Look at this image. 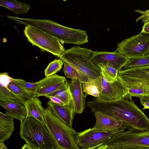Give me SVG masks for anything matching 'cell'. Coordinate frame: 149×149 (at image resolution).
Listing matches in <instances>:
<instances>
[{"instance_id":"obj_29","label":"cell","mask_w":149,"mask_h":149,"mask_svg":"<svg viewBox=\"0 0 149 149\" xmlns=\"http://www.w3.org/2000/svg\"><path fill=\"white\" fill-rule=\"evenodd\" d=\"M12 100L17 101L23 104L22 102L19 98L9 90L7 87L0 85V101H6Z\"/></svg>"},{"instance_id":"obj_19","label":"cell","mask_w":149,"mask_h":149,"mask_svg":"<svg viewBox=\"0 0 149 149\" xmlns=\"http://www.w3.org/2000/svg\"><path fill=\"white\" fill-rule=\"evenodd\" d=\"M14 118L0 112V143L8 139L15 129Z\"/></svg>"},{"instance_id":"obj_24","label":"cell","mask_w":149,"mask_h":149,"mask_svg":"<svg viewBox=\"0 0 149 149\" xmlns=\"http://www.w3.org/2000/svg\"><path fill=\"white\" fill-rule=\"evenodd\" d=\"M127 58V62L120 70L149 66V55Z\"/></svg>"},{"instance_id":"obj_32","label":"cell","mask_w":149,"mask_h":149,"mask_svg":"<svg viewBox=\"0 0 149 149\" xmlns=\"http://www.w3.org/2000/svg\"><path fill=\"white\" fill-rule=\"evenodd\" d=\"M140 99L141 104L143 106L142 109H149V94L138 97Z\"/></svg>"},{"instance_id":"obj_17","label":"cell","mask_w":149,"mask_h":149,"mask_svg":"<svg viewBox=\"0 0 149 149\" xmlns=\"http://www.w3.org/2000/svg\"><path fill=\"white\" fill-rule=\"evenodd\" d=\"M26 111V118L33 117L46 125L44 110L38 97H32L24 104Z\"/></svg>"},{"instance_id":"obj_33","label":"cell","mask_w":149,"mask_h":149,"mask_svg":"<svg viewBox=\"0 0 149 149\" xmlns=\"http://www.w3.org/2000/svg\"><path fill=\"white\" fill-rule=\"evenodd\" d=\"M120 147V149H149V147L138 146H125Z\"/></svg>"},{"instance_id":"obj_25","label":"cell","mask_w":149,"mask_h":149,"mask_svg":"<svg viewBox=\"0 0 149 149\" xmlns=\"http://www.w3.org/2000/svg\"><path fill=\"white\" fill-rule=\"evenodd\" d=\"M63 71L66 78L71 79H77L82 83L88 81L90 79L85 74L66 63L63 62Z\"/></svg>"},{"instance_id":"obj_27","label":"cell","mask_w":149,"mask_h":149,"mask_svg":"<svg viewBox=\"0 0 149 149\" xmlns=\"http://www.w3.org/2000/svg\"><path fill=\"white\" fill-rule=\"evenodd\" d=\"M15 81L18 86L28 93L36 96L37 89L38 84V81L31 83L27 82L21 79H15Z\"/></svg>"},{"instance_id":"obj_6","label":"cell","mask_w":149,"mask_h":149,"mask_svg":"<svg viewBox=\"0 0 149 149\" xmlns=\"http://www.w3.org/2000/svg\"><path fill=\"white\" fill-rule=\"evenodd\" d=\"M118 78L131 97L148 95L149 90V66L118 72Z\"/></svg>"},{"instance_id":"obj_9","label":"cell","mask_w":149,"mask_h":149,"mask_svg":"<svg viewBox=\"0 0 149 149\" xmlns=\"http://www.w3.org/2000/svg\"><path fill=\"white\" fill-rule=\"evenodd\" d=\"M127 58L149 55V34L141 32L118 43L116 50Z\"/></svg>"},{"instance_id":"obj_8","label":"cell","mask_w":149,"mask_h":149,"mask_svg":"<svg viewBox=\"0 0 149 149\" xmlns=\"http://www.w3.org/2000/svg\"><path fill=\"white\" fill-rule=\"evenodd\" d=\"M105 144L119 147L125 146L149 147V130L143 131L128 127L115 133Z\"/></svg>"},{"instance_id":"obj_22","label":"cell","mask_w":149,"mask_h":149,"mask_svg":"<svg viewBox=\"0 0 149 149\" xmlns=\"http://www.w3.org/2000/svg\"><path fill=\"white\" fill-rule=\"evenodd\" d=\"M55 97L58 98L64 105H68L72 100L69 83L66 80L65 83L57 90L45 97Z\"/></svg>"},{"instance_id":"obj_26","label":"cell","mask_w":149,"mask_h":149,"mask_svg":"<svg viewBox=\"0 0 149 149\" xmlns=\"http://www.w3.org/2000/svg\"><path fill=\"white\" fill-rule=\"evenodd\" d=\"M15 79L9 84L7 88L13 94L22 102L24 104L26 101L34 97L21 88L15 81Z\"/></svg>"},{"instance_id":"obj_4","label":"cell","mask_w":149,"mask_h":149,"mask_svg":"<svg viewBox=\"0 0 149 149\" xmlns=\"http://www.w3.org/2000/svg\"><path fill=\"white\" fill-rule=\"evenodd\" d=\"M93 52L86 47L75 45L65 49L59 58L86 75L90 79H94L100 77L101 72L92 59Z\"/></svg>"},{"instance_id":"obj_5","label":"cell","mask_w":149,"mask_h":149,"mask_svg":"<svg viewBox=\"0 0 149 149\" xmlns=\"http://www.w3.org/2000/svg\"><path fill=\"white\" fill-rule=\"evenodd\" d=\"M46 125L54 141L55 149H79L75 141L76 130L54 115L47 107L44 110Z\"/></svg>"},{"instance_id":"obj_35","label":"cell","mask_w":149,"mask_h":149,"mask_svg":"<svg viewBox=\"0 0 149 149\" xmlns=\"http://www.w3.org/2000/svg\"><path fill=\"white\" fill-rule=\"evenodd\" d=\"M95 149H120V147H113L104 144L99 146Z\"/></svg>"},{"instance_id":"obj_1","label":"cell","mask_w":149,"mask_h":149,"mask_svg":"<svg viewBox=\"0 0 149 149\" xmlns=\"http://www.w3.org/2000/svg\"><path fill=\"white\" fill-rule=\"evenodd\" d=\"M86 103L94 113L102 112L116 118L129 127L143 131L149 130V119L128 94L124 98L113 101L93 98Z\"/></svg>"},{"instance_id":"obj_30","label":"cell","mask_w":149,"mask_h":149,"mask_svg":"<svg viewBox=\"0 0 149 149\" xmlns=\"http://www.w3.org/2000/svg\"><path fill=\"white\" fill-rule=\"evenodd\" d=\"M15 79L11 77L6 72L0 73V85L7 87L8 85L11 81H14Z\"/></svg>"},{"instance_id":"obj_21","label":"cell","mask_w":149,"mask_h":149,"mask_svg":"<svg viewBox=\"0 0 149 149\" xmlns=\"http://www.w3.org/2000/svg\"><path fill=\"white\" fill-rule=\"evenodd\" d=\"M85 97L88 95L98 97L102 90L101 77L88 81L82 83Z\"/></svg>"},{"instance_id":"obj_13","label":"cell","mask_w":149,"mask_h":149,"mask_svg":"<svg viewBox=\"0 0 149 149\" xmlns=\"http://www.w3.org/2000/svg\"><path fill=\"white\" fill-rule=\"evenodd\" d=\"M93 61L96 65L100 63H107L120 71L127 62L128 58L116 50L107 51H93L91 54Z\"/></svg>"},{"instance_id":"obj_28","label":"cell","mask_w":149,"mask_h":149,"mask_svg":"<svg viewBox=\"0 0 149 149\" xmlns=\"http://www.w3.org/2000/svg\"><path fill=\"white\" fill-rule=\"evenodd\" d=\"M63 64V62L60 59H55L50 62L44 71L46 77L53 75L60 71Z\"/></svg>"},{"instance_id":"obj_2","label":"cell","mask_w":149,"mask_h":149,"mask_svg":"<svg viewBox=\"0 0 149 149\" xmlns=\"http://www.w3.org/2000/svg\"><path fill=\"white\" fill-rule=\"evenodd\" d=\"M7 17L18 24L31 26L47 32L57 38L62 45L68 43L80 45L88 42V36L85 30L69 28L50 19L11 16Z\"/></svg>"},{"instance_id":"obj_18","label":"cell","mask_w":149,"mask_h":149,"mask_svg":"<svg viewBox=\"0 0 149 149\" xmlns=\"http://www.w3.org/2000/svg\"><path fill=\"white\" fill-rule=\"evenodd\" d=\"M0 105L6 110L5 114L17 119L20 123L26 118V111L24 104L17 101H1Z\"/></svg>"},{"instance_id":"obj_3","label":"cell","mask_w":149,"mask_h":149,"mask_svg":"<svg viewBox=\"0 0 149 149\" xmlns=\"http://www.w3.org/2000/svg\"><path fill=\"white\" fill-rule=\"evenodd\" d=\"M19 134L33 149H55L52 137L46 125L33 117L20 123Z\"/></svg>"},{"instance_id":"obj_38","label":"cell","mask_w":149,"mask_h":149,"mask_svg":"<svg viewBox=\"0 0 149 149\" xmlns=\"http://www.w3.org/2000/svg\"><path fill=\"white\" fill-rule=\"evenodd\" d=\"M21 149H33L26 144H24Z\"/></svg>"},{"instance_id":"obj_16","label":"cell","mask_w":149,"mask_h":149,"mask_svg":"<svg viewBox=\"0 0 149 149\" xmlns=\"http://www.w3.org/2000/svg\"><path fill=\"white\" fill-rule=\"evenodd\" d=\"M69 83L75 113L81 114L86 106V97L82 82L79 80L73 79Z\"/></svg>"},{"instance_id":"obj_34","label":"cell","mask_w":149,"mask_h":149,"mask_svg":"<svg viewBox=\"0 0 149 149\" xmlns=\"http://www.w3.org/2000/svg\"><path fill=\"white\" fill-rule=\"evenodd\" d=\"M141 32L149 34V21L144 23Z\"/></svg>"},{"instance_id":"obj_7","label":"cell","mask_w":149,"mask_h":149,"mask_svg":"<svg viewBox=\"0 0 149 149\" xmlns=\"http://www.w3.org/2000/svg\"><path fill=\"white\" fill-rule=\"evenodd\" d=\"M24 33L27 40L42 52H47L59 58L65 50L57 38L35 27L25 26Z\"/></svg>"},{"instance_id":"obj_31","label":"cell","mask_w":149,"mask_h":149,"mask_svg":"<svg viewBox=\"0 0 149 149\" xmlns=\"http://www.w3.org/2000/svg\"><path fill=\"white\" fill-rule=\"evenodd\" d=\"M135 11L141 14L136 19V22H138L139 20H141L143 23L149 21V9L144 11L137 9L135 10Z\"/></svg>"},{"instance_id":"obj_10","label":"cell","mask_w":149,"mask_h":149,"mask_svg":"<svg viewBox=\"0 0 149 149\" xmlns=\"http://www.w3.org/2000/svg\"><path fill=\"white\" fill-rule=\"evenodd\" d=\"M115 133L90 128L77 132L75 141L79 149H95L107 143Z\"/></svg>"},{"instance_id":"obj_15","label":"cell","mask_w":149,"mask_h":149,"mask_svg":"<svg viewBox=\"0 0 149 149\" xmlns=\"http://www.w3.org/2000/svg\"><path fill=\"white\" fill-rule=\"evenodd\" d=\"M47 105L54 115L72 127L73 118L76 114L73 100L70 104L65 105H61L50 100L47 102Z\"/></svg>"},{"instance_id":"obj_23","label":"cell","mask_w":149,"mask_h":149,"mask_svg":"<svg viewBox=\"0 0 149 149\" xmlns=\"http://www.w3.org/2000/svg\"><path fill=\"white\" fill-rule=\"evenodd\" d=\"M97 65L99 68L101 74L109 83L118 80V71L107 63H100Z\"/></svg>"},{"instance_id":"obj_36","label":"cell","mask_w":149,"mask_h":149,"mask_svg":"<svg viewBox=\"0 0 149 149\" xmlns=\"http://www.w3.org/2000/svg\"><path fill=\"white\" fill-rule=\"evenodd\" d=\"M47 98H49L52 102L61 105H65L58 98L55 97H49Z\"/></svg>"},{"instance_id":"obj_14","label":"cell","mask_w":149,"mask_h":149,"mask_svg":"<svg viewBox=\"0 0 149 149\" xmlns=\"http://www.w3.org/2000/svg\"><path fill=\"white\" fill-rule=\"evenodd\" d=\"M67 80L64 77L56 74L46 77L39 81L36 97L47 95L57 90Z\"/></svg>"},{"instance_id":"obj_37","label":"cell","mask_w":149,"mask_h":149,"mask_svg":"<svg viewBox=\"0 0 149 149\" xmlns=\"http://www.w3.org/2000/svg\"><path fill=\"white\" fill-rule=\"evenodd\" d=\"M0 149H7V148L4 144V142L0 143Z\"/></svg>"},{"instance_id":"obj_20","label":"cell","mask_w":149,"mask_h":149,"mask_svg":"<svg viewBox=\"0 0 149 149\" xmlns=\"http://www.w3.org/2000/svg\"><path fill=\"white\" fill-rule=\"evenodd\" d=\"M0 6L7 8L16 15L26 13L30 8L29 4L16 0H0Z\"/></svg>"},{"instance_id":"obj_12","label":"cell","mask_w":149,"mask_h":149,"mask_svg":"<svg viewBox=\"0 0 149 149\" xmlns=\"http://www.w3.org/2000/svg\"><path fill=\"white\" fill-rule=\"evenodd\" d=\"M94 113L96 121L93 129L116 133L130 127L122 121L107 114L100 111Z\"/></svg>"},{"instance_id":"obj_39","label":"cell","mask_w":149,"mask_h":149,"mask_svg":"<svg viewBox=\"0 0 149 149\" xmlns=\"http://www.w3.org/2000/svg\"><path fill=\"white\" fill-rule=\"evenodd\" d=\"M147 93H148V94H149V90H148V91H147Z\"/></svg>"},{"instance_id":"obj_11","label":"cell","mask_w":149,"mask_h":149,"mask_svg":"<svg viewBox=\"0 0 149 149\" xmlns=\"http://www.w3.org/2000/svg\"><path fill=\"white\" fill-rule=\"evenodd\" d=\"M102 90L98 100L109 101L118 100L125 97L128 94L127 90L118 79L114 82L109 83L101 74Z\"/></svg>"}]
</instances>
